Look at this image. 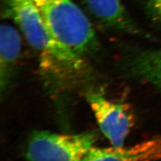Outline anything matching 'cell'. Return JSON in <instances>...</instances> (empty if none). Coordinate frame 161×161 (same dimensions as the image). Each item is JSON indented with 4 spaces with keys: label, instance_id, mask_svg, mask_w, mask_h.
Instances as JSON below:
<instances>
[{
    "label": "cell",
    "instance_id": "6da1fadb",
    "mask_svg": "<svg viewBox=\"0 0 161 161\" xmlns=\"http://www.w3.org/2000/svg\"><path fill=\"white\" fill-rule=\"evenodd\" d=\"M1 6L2 18L16 24L39 54L40 70L49 83L69 86L85 77L88 70L85 58L53 36L34 0H1Z\"/></svg>",
    "mask_w": 161,
    "mask_h": 161
},
{
    "label": "cell",
    "instance_id": "7a4b0ae2",
    "mask_svg": "<svg viewBox=\"0 0 161 161\" xmlns=\"http://www.w3.org/2000/svg\"><path fill=\"white\" fill-rule=\"evenodd\" d=\"M50 31L84 58L96 54L100 43L89 19L73 0H34Z\"/></svg>",
    "mask_w": 161,
    "mask_h": 161
},
{
    "label": "cell",
    "instance_id": "3957f363",
    "mask_svg": "<svg viewBox=\"0 0 161 161\" xmlns=\"http://www.w3.org/2000/svg\"><path fill=\"white\" fill-rule=\"evenodd\" d=\"M97 140L94 132L63 134L36 131L29 138L25 157L28 161H83Z\"/></svg>",
    "mask_w": 161,
    "mask_h": 161
},
{
    "label": "cell",
    "instance_id": "277c9868",
    "mask_svg": "<svg viewBox=\"0 0 161 161\" xmlns=\"http://www.w3.org/2000/svg\"><path fill=\"white\" fill-rule=\"evenodd\" d=\"M86 97L102 132L113 147H122L134 125L130 105L109 100L97 92H90Z\"/></svg>",
    "mask_w": 161,
    "mask_h": 161
},
{
    "label": "cell",
    "instance_id": "5b68a950",
    "mask_svg": "<svg viewBox=\"0 0 161 161\" xmlns=\"http://www.w3.org/2000/svg\"><path fill=\"white\" fill-rule=\"evenodd\" d=\"M88 13L101 26L114 32L150 37L131 18L121 0H83Z\"/></svg>",
    "mask_w": 161,
    "mask_h": 161
},
{
    "label": "cell",
    "instance_id": "8992f818",
    "mask_svg": "<svg viewBox=\"0 0 161 161\" xmlns=\"http://www.w3.org/2000/svg\"><path fill=\"white\" fill-rule=\"evenodd\" d=\"M125 75L161 89V47L127 50L122 61Z\"/></svg>",
    "mask_w": 161,
    "mask_h": 161
},
{
    "label": "cell",
    "instance_id": "52a82bcc",
    "mask_svg": "<svg viewBox=\"0 0 161 161\" xmlns=\"http://www.w3.org/2000/svg\"><path fill=\"white\" fill-rule=\"evenodd\" d=\"M161 159V136L128 147H93L83 161H157Z\"/></svg>",
    "mask_w": 161,
    "mask_h": 161
},
{
    "label": "cell",
    "instance_id": "ba28073f",
    "mask_svg": "<svg viewBox=\"0 0 161 161\" xmlns=\"http://www.w3.org/2000/svg\"><path fill=\"white\" fill-rule=\"evenodd\" d=\"M22 38L16 28L2 24L0 28V86L6 92L11 84L14 70L21 54Z\"/></svg>",
    "mask_w": 161,
    "mask_h": 161
},
{
    "label": "cell",
    "instance_id": "9c48e42d",
    "mask_svg": "<svg viewBox=\"0 0 161 161\" xmlns=\"http://www.w3.org/2000/svg\"><path fill=\"white\" fill-rule=\"evenodd\" d=\"M148 21L161 29V0H138Z\"/></svg>",
    "mask_w": 161,
    "mask_h": 161
}]
</instances>
